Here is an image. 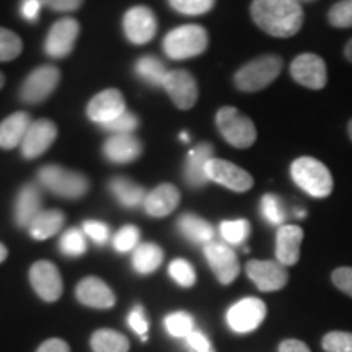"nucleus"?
Masks as SVG:
<instances>
[{
    "label": "nucleus",
    "instance_id": "nucleus-1",
    "mask_svg": "<svg viewBox=\"0 0 352 352\" xmlns=\"http://www.w3.org/2000/svg\"><path fill=\"white\" fill-rule=\"evenodd\" d=\"M250 12L254 23L276 38L294 36L303 25V8L298 0H253Z\"/></svg>",
    "mask_w": 352,
    "mask_h": 352
},
{
    "label": "nucleus",
    "instance_id": "nucleus-2",
    "mask_svg": "<svg viewBox=\"0 0 352 352\" xmlns=\"http://www.w3.org/2000/svg\"><path fill=\"white\" fill-rule=\"evenodd\" d=\"M290 176L298 188L307 195L318 197H328L333 191V176L328 166L321 164L314 157H300L290 165Z\"/></svg>",
    "mask_w": 352,
    "mask_h": 352
},
{
    "label": "nucleus",
    "instance_id": "nucleus-3",
    "mask_svg": "<svg viewBox=\"0 0 352 352\" xmlns=\"http://www.w3.org/2000/svg\"><path fill=\"white\" fill-rule=\"evenodd\" d=\"M283 59L279 56L266 54L256 59L250 60L233 77V82L239 90L246 94H254V91L264 90L270 87L272 82L283 72Z\"/></svg>",
    "mask_w": 352,
    "mask_h": 352
},
{
    "label": "nucleus",
    "instance_id": "nucleus-4",
    "mask_svg": "<svg viewBox=\"0 0 352 352\" xmlns=\"http://www.w3.org/2000/svg\"><path fill=\"white\" fill-rule=\"evenodd\" d=\"M38 182L52 195L65 197V199H78V197L85 196L90 188L85 175L54 164L39 168Z\"/></svg>",
    "mask_w": 352,
    "mask_h": 352
},
{
    "label": "nucleus",
    "instance_id": "nucleus-5",
    "mask_svg": "<svg viewBox=\"0 0 352 352\" xmlns=\"http://www.w3.org/2000/svg\"><path fill=\"white\" fill-rule=\"evenodd\" d=\"M209 34L199 25H183L171 30L164 39L165 54L173 60L201 56L208 50Z\"/></svg>",
    "mask_w": 352,
    "mask_h": 352
},
{
    "label": "nucleus",
    "instance_id": "nucleus-6",
    "mask_svg": "<svg viewBox=\"0 0 352 352\" xmlns=\"http://www.w3.org/2000/svg\"><path fill=\"white\" fill-rule=\"evenodd\" d=\"M215 124L222 138L236 148H248L258 138L254 122L236 108L223 107L217 111Z\"/></svg>",
    "mask_w": 352,
    "mask_h": 352
},
{
    "label": "nucleus",
    "instance_id": "nucleus-7",
    "mask_svg": "<svg viewBox=\"0 0 352 352\" xmlns=\"http://www.w3.org/2000/svg\"><path fill=\"white\" fill-rule=\"evenodd\" d=\"M60 72L54 65H41L34 69L21 83L20 98L28 104L41 103L59 85Z\"/></svg>",
    "mask_w": 352,
    "mask_h": 352
},
{
    "label": "nucleus",
    "instance_id": "nucleus-8",
    "mask_svg": "<svg viewBox=\"0 0 352 352\" xmlns=\"http://www.w3.org/2000/svg\"><path fill=\"white\" fill-rule=\"evenodd\" d=\"M266 316V305L256 297L241 298L228 308L227 323L232 331L245 334L252 333L263 323Z\"/></svg>",
    "mask_w": 352,
    "mask_h": 352
},
{
    "label": "nucleus",
    "instance_id": "nucleus-9",
    "mask_svg": "<svg viewBox=\"0 0 352 352\" xmlns=\"http://www.w3.org/2000/svg\"><path fill=\"white\" fill-rule=\"evenodd\" d=\"M290 76L302 87L310 88V90H321L327 87L328 82L327 63L320 56L305 52L292 60Z\"/></svg>",
    "mask_w": 352,
    "mask_h": 352
},
{
    "label": "nucleus",
    "instance_id": "nucleus-10",
    "mask_svg": "<svg viewBox=\"0 0 352 352\" xmlns=\"http://www.w3.org/2000/svg\"><path fill=\"white\" fill-rule=\"evenodd\" d=\"M206 175L209 182L222 184L235 192H245L253 188V176L248 171L222 158H210L206 166Z\"/></svg>",
    "mask_w": 352,
    "mask_h": 352
},
{
    "label": "nucleus",
    "instance_id": "nucleus-11",
    "mask_svg": "<svg viewBox=\"0 0 352 352\" xmlns=\"http://www.w3.org/2000/svg\"><path fill=\"white\" fill-rule=\"evenodd\" d=\"M80 33V25L76 19H60L51 26L44 41V52L51 59H64L72 52Z\"/></svg>",
    "mask_w": 352,
    "mask_h": 352
},
{
    "label": "nucleus",
    "instance_id": "nucleus-12",
    "mask_svg": "<svg viewBox=\"0 0 352 352\" xmlns=\"http://www.w3.org/2000/svg\"><path fill=\"white\" fill-rule=\"evenodd\" d=\"M122 30L132 44H147L157 33L155 13L145 6H135L124 13Z\"/></svg>",
    "mask_w": 352,
    "mask_h": 352
},
{
    "label": "nucleus",
    "instance_id": "nucleus-13",
    "mask_svg": "<svg viewBox=\"0 0 352 352\" xmlns=\"http://www.w3.org/2000/svg\"><path fill=\"white\" fill-rule=\"evenodd\" d=\"M204 254L220 284H232L240 274L239 258L228 245L210 241L209 245L204 246Z\"/></svg>",
    "mask_w": 352,
    "mask_h": 352
},
{
    "label": "nucleus",
    "instance_id": "nucleus-14",
    "mask_svg": "<svg viewBox=\"0 0 352 352\" xmlns=\"http://www.w3.org/2000/svg\"><path fill=\"white\" fill-rule=\"evenodd\" d=\"M246 274L261 292H276L284 289L289 280V272L279 261L252 259L246 263Z\"/></svg>",
    "mask_w": 352,
    "mask_h": 352
},
{
    "label": "nucleus",
    "instance_id": "nucleus-15",
    "mask_svg": "<svg viewBox=\"0 0 352 352\" xmlns=\"http://www.w3.org/2000/svg\"><path fill=\"white\" fill-rule=\"evenodd\" d=\"M30 283H32L34 292L44 302H56L63 296V276L50 261H38L33 264L30 270Z\"/></svg>",
    "mask_w": 352,
    "mask_h": 352
},
{
    "label": "nucleus",
    "instance_id": "nucleus-16",
    "mask_svg": "<svg viewBox=\"0 0 352 352\" xmlns=\"http://www.w3.org/2000/svg\"><path fill=\"white\" fill-rule=\"evenodd\" d=\"M126 113L124 96L116 88H108V90L100 91L90 100L87 107V114L96 124L104 126L118 116Z\"/></svg>",
    "mask_w": 352,
    "mask_h": 352
},
{
    "label": "nucleus",
    "instance_id": "nucleus-17",
    "mask_svg": "<svg viewBox=\"0 0 352 352\" xmlns=\"http://www.w3.org/2000/svg\"><path fill=\"white\" fill-rule=\"evenodd\" d=\"M164 88L179 109H191L199 96L196 78L188 70H171L165 78Z\"/></svg>",
    "mask_w": 352,
    "mask_h": 352
},
{
    "label": "nucleus",
    "instance_id": "nucleus-18",
    "mask_svg": "<svg viewBox=\"0 0 352 352\" xmlns=\"http://www.w3.org/2000/svg\"><path fill=\"white\" fill-rule=\"evenodd\" d=\"M57 138V127L50 120H38L30 124L26 131L23 142H21V153L28 160L41 157L51 147Z\"/></svg>",
    "mask_w": 352,
    "mask_h": 352
},
{
    "label": "nucleus",
    "instance_id": "nucleus-19",
    "mask_svg": "<svg viewBox=\"0 0 352 352\" xmlns=\"http://www.w3.org/2000/svg\"><path fill=\"white\" fill-rule=\"evenodd\" d=\"M103 155L114 165H127L142 155V144L132 134L109 135L103 144Z\"/></svg>",
    "mask_w": 352,
    "mask_h": 352
},
{
    "label": "nucleus",
    "instance_id": "nucleus-20",
    "mask_svg": "<svg viewBox=\"0 0 352 352\" xmlns=\"http://www.w3.org/2000/svg\"><path fill=\"white\" fill-rule=\"evenodd\" d=\"M76 296L78 302L85 307L98 308V310H107V308L114 307L116 303V296L104 280L98 277H85L77 284Z\"/></svg>",
    "mask_w": 352,
    "mask_h": 352
},
{
    "label": "nucleus",
    "instance_id": "nucleus-21",
    "mask_svg": "<svg viewBox=\"0 0 352 352\" xmlns=\"http://www.w3.org/2000/svg\"><path fill=\"white\" fill-rule=\"evenodd\" d=\"M303 230L297 226L279 227L276 235V259L283 266H294L300 259Z\"/></svg>",
    "mask_w": 352,
    "mask_h": 352
},
{
    "label": "nucleus",
    "instance_id": "nucleus-22",
    "mask_svg": "<svg viewBox=\"0 0 352 352\" xmlns=\"http://www.w3.org/2000/svg\"><path fill=\"white\" fill-rule=\"evenodd\" d=\"M179 199H182V196H179L178 189L173 184L165 183L147 192L144 201V209L151 217L162 219L170 215L178 208Z\"/></svg>",
    "mask_w": 352,
    "mask_h": 352
},
{
    "label": "nucleus",
    "instance_id": "nucleus-23",
    "mask_svg": "<svg viewBox=\"0 0 352 352\" xmlns=\"http://www.w3.org/2000/svg\"><path fill=\"white\" fill-rule=\"evenodd\" d=\"M214 147L208 142L199 144L188 153L186 164H184V182L191 188H202L209 182L206 175V166L212 158Z\"/></svg>",
    "mask_w": 352,
    "mask_h": 352
},
{
    "label": "nucleus",
    "instance_id": "nucleus-24",
    "mask_svg": "<svg viewBox=\"0 0 352 352\" xmlns=\"http://www.w3.org/2000/svg\"><path fill=\"white\" fill-rule=\"evenodd\" d=\"M41 189L38 184L28 183L19 191L15 201V223L19 227L28 228L34 217L41 212Z\"/></svg>",
    "mask_w": 352,
    "mask_h": 352
},
{
    "label": "nucleus",
    "instance_id": "nucleus-25",
    "mask_svg": "<svg viewBox=\"0 0 352 352\" xmlns=\"http://www.w3.org/2000/svg\"><path fill=\"white\" fill-rule=\"evenodd\" d=\"M30 124H32L30 114L23 111L13 113L0 122V148L10 151L21 145Z\"/></svg>",
    "mask_w": 352,
    "mask_h": 352
},
{
    "label": "nucleus",
    "instance_id": "nucleus-26",
    "mask_svg": "<svg viewBox=\"0 0 352 352\" xmlns=\"http://www.w3.org/2000/svg\"><path fill=\"white\" fill-rule=\"evenodd\" d=\"M109 191L114 196L122 208L127 209H134L139 208V206H144L145 196V189L140 186V184L134 183L131 178H126V176H116L109 182Z\"/></svg>",
    "mask_w": 352,
    "mask_h": 352
},
{
    "label": "nucleus",
    "instance_id": "nucleus-27",
    "mask_svg": "<svg viewBox=\"0 0 352 352\" xmlns=\"http://www.w3.org/2000/svg\"><path fill=\"white\" fill-rule=\"evenodd\" d=\"M178 228L188 241L195 245H209L214 239V228L208 220L195 214H183L178 219Z\"/></svg>",
    "mask_w": 352,
    "mask_h": 352
},
{
    "label": "nucleus",
    "instance_id": "nucleus-28",
    "mask_svg": "<svg viewBox=\"0 0 352 352\" xmlns=\"http://www.w3.org/2000/svg\"><path fill=\"white\" fill-rule=\"evenodd\" d=\"M65 215L57 209L41 210L32 223H30L28 232L34 240H47L60 232L64 226Z\"/></svg>",
    "mask_w": 352,
    "mask_h": 352
},
{
    "label": "nucleus",
    "instance_id": "nucleus-29",
    "mask_svg": "<svg viewBox=\"0 0 352 352\" xmlns=\"http://www.w3.org/2000/svg\"><path fill=\"white\" fill-rule=\"evenodd\" d=\"M164 263V250L155 243H140L132 252V266L139 274H152Z\"/></svg>",
    "mask_w": 352,
    "mask_h": 352
},
{
    "label": "nucleus",
    "instance_id": "nucleus-30",
    "mask_svg": "<svg viewBox=\"0 0 352 352\" xmlns=\"http://www.w3.org/2000/svg\"><path fill=\"white\" fill-rule=\"evenodd\" d=\"M134 69L140 80L151 87H164L165 78L168 76V70H166L165 64L153 56L140 57L138 63H135Z\"/></svg>",
    "mask_w": 352,
    "mask_h": 352
},
{
    "label": "nucleus",
    "instance_id": "nucleus-31",
    "mask_svg": "<svg viewBox=\"0 0 352 352\" xmlns=\"http://www.w3.org/2000/svg\"><path fill=\"white\" fill-rule=\"evenodd\" d=\"M90 346L94 352H129V341L124 334L113 329H98L91 334Z\"/></svg>",
    "mask_w": 352,
    "mask_h": 352
},
{
    "label": "nucleus",
    "instance_id": "nucleus-32",
    "mask_svg": "<svg viewBox=\"0 0 352 352\" xmlns=\"http://www.w3.org/2000/svg\"><path fill=\"white\" fill-rule=\"evenodd\" d=\"M164 324L170 336L182 338V340H184V338L189 336L196 329L195 318L186 314V311H175V314L166 315Z\"/></svg>",
    "mask_w": 352,
    "mask_h": 352
},
{
    "label": "nucleus",
    "instance_id": "nucleus-33",
    "mask_svg": "<svg viewBox=\"0 0 352 352\" xmlns=\"http://www.w3.org/2000/svg\"><path fill=\"white\" fill-rule=\"evenodd\" d=\"M60 253L69 258H78L87 252V240L85 233L78 228H69L67 232L63 233L59 240Z\"/></svg>",
    "mask_w": 352,
    "mask_h": 352
},
{
    "label": "nucleus",
    "instance_id": "nucleus-34",
    "mask_svg": "<svg viewBox=\"0 0 352 352\" xmlns=\"http://www.w3.org/2000/svg\"><path fill=\"white\" fill-rule=\"evenodd\" d=\"M219 230L228 245H241L250 236V222L245 219L223 220Z\"/></svg>",
    "mask_w": 352,
    "mask_h": 352
},
{
    "label": "nucleus",
    "instance_id": "nucleus-35",
    "mask_svg": "<svg viewBox=\"0 0 352 352\" xmlns=\"http://www.w3.org/2000/svg\"><path fill=\"white\" fill-rule=\"evenodd\" d=\"M23 51V43L16 33L0 28V63L16 59Z\"/></svg>",
    "mask_w": 352,
    "mask_h": 352
},
{
    "label": "nucleus",
    "instance_id": "nucleus-36",
    "mask_svg": "<svg viewBox=\"0 0 352 352\" xmlns=\"http://www.w3.org/2000/svg\"><path fill=\"white\" fill-rule=\"evenodd\" d=\"M259 208H261V215L266 222H270L271 226L283 227L285 220V210H284L283 201H280L279 197L276 195H264Z\"/></svg>",
    "mask_w": 352,
    "mask_h": 352
},
{
    "label": "nucleus",
    "instance_id": "nucleus-37",
    "mask_svg": "<svg viewBox=\"0 0 352 352\" xmlns=\"http://www.w3.org/2000/svg\"><path fill=\"white\" fill-rule=\"evenodd\" d=\"M168 274L171 279H173L178 285H182V287H192L196 283L195 267H192L191 263H188L186 259L183 258H178L170 263Z\"/></svg>",
    "mask_w": 352,
    "mask_h": 352
},
{
    "label": "nucleus",
    "instance_id": "nucleus-38",
    "mask_svg": "<svg viewBox=\"0 0 352 352\" xmlns=\"http://www.w3.org/2000/svg\"><path fill=\"white\" fill-rule=\"evenodd\" d=\"M140 232L138 227L134 226H126L120 228L116 232V235L113 236V246L118 253H129L134 252L135 248L140 245Z\"/></svg>",
    "mask_w": 352,
    "mask_h": 352
},
{
    "label": "nucleus",
    "instance_id": "nucleus-39",
    "mask_svg": "<svg viewBox=\"0 0 352 352\" xmlns=\"http://www.w3.org/2000/svg\"><path fill=\"white\" fill-rule=\"evenodd\" d=\"M173 10L188 16L204 15L215 6V0H168Z\"/></svg>",
    "mask_w": 352,
    "mask_h": 352
},
{
    "label": "nucleus",
    "instance_id": "nucleus-40",
    "mask_svg": "<svg viewBox=\"0 0 352 352\" xmlns=\"http://www.w3.org/2000/svg\"><path fill=\"white\" fill-rule=\"evenodd\" d=\"M328 21L334 28H351L352 26V0H340L329 8Z\"/></svg>",
    "mask_w": 352,
    "mask_h": 352
},
{
    "label": "nucleus",
    "instance_id": "nucleus-41",
    "mask_svg": "<svg viewBox=\"0 0 352 352\" xmlns=\"http://www.w3.org/2000/svg\"><path fill=\"white\" fill-rule=\"evenodd\" d=\"M321 346L327 352H352V333L331 331L324 334Z\"/></svg>",
    "mask_w": 352,
    "mask_h": 352
},
{
    "label": "nucleus",
    "instance_id": "nucleus-42",
    "mask_svg": "<svg viewBox=\"0 0 352 352\" xmlns=\"http://www.w3.org/2000/svg\"><path fill=\"white\" fill-rule=\"evenodd\" d=\"M139 126V120L135 114H132L129 111L122 113L121 116H118L116 120H113L108 124L101 126V129L109 132V134H132Z\"/></svg>",
    "mask_w": 352,
    "mask_h": 352
},
{
    "label": "nucleus",
    "instance_id": "nucleus-43",
    "mask_svg": "<svg viewBox=\"0 0 352 352\" xmlns=\"http://www.w3.org/2000/svg\"><path fill=\"white\" fill-rule=\"evenodd\" d=\"M127 324L129 328L134 331L138 336H140V340L147 341V333H148V321L145 318L144 308L140 305H135L131 310L129 316H127Z\"/></svg>",
    "mask_w": 352,
    "mask_h": 352
},
{
    "label": "nucleus",
    "instance_id": "nucleus-44",
    "mask_svg": "<svg viewBox=\"0 0 352 352\" xmlns=\"http://www.w3.org/2000/svg\"><path fill=\"white\" fill-rule=\"evenodd\" d=\"M83 233L96 245H104L109 240V227L100 220H87L83 222Z\"/></svg>",
    "mask_w": 352,
    "mask_h": 352
},
{
    "label": "nucleus",
    "instance_id": "nucleus-45",
    "mask_svg": "<svg viewBox=\"0 0 352 352\" xmlns=\"http://www.w3.org/2000/svg\"><path fill=\"white\" fill-rule=\"evenodd\" d=\"M188 349L191 352H214V347L210 344L209 338L199 329H195L189 336L184 338Z\"/></svg>",
    "mask_w": 352,
    "mask_h": 352
},
{
    "label": "nucleus",
    "instance_id": "nucleus-46",
    "mask_svg": "<svg viewBox=\"0 0 352 352\" xmlns=\"http://www.w3.org/2000/svg\"><path fill=\"white\" fill-rule=\"evenodd\" d=\"M333 284L336 285L341 292L347 294V296L352 297V267H338V270L333 271Z\"/></svg>",
    "mask_w": 352,
    "mask_h": 352
},
{
    "label": "nucleus",
    "instance_id": "nucleus-47",
    "mask_svg": "<svg viewBox=\"0 0 352 352\" xmlns=\"http://www.w3.org/2000/svg\"><path fill=\"white\" fill-rule=\"evenodd\" d=\"M41 2L54 12H76L83 6V0H41Z\"/></svg>",
    "mask_w": 352,
    "mask_h": 352
},
{
    "label": "nucleus",
    "instance_id": "nucleus-48",
    "mask_svg": "<svg viewBox=\"0 0 352 352\" xmlns=\"http://www.w3.org/2000/svg\"><path fill=\"white\" fill-rule=\"evenodd\" d=\"M41 0H21L20 13L26 21H36L39 12H41Z\"/></svg>",
    "mask_w": 352,
    "mask_h": 352
},
{
    "label": "nucleus",
    "instance_id": "nucleus-49",
    "mask_svg": "<svg viewBox=\"0 0 352 352\" xmlns=\"http://www.w3.org/2000/svg\"><path fill=\"white\" fill-rule=\"evenodd\" d=\"M36 352H70V347L59 338H52V340L44 341Z\"/></svg>",
    "mask_w": 352,
    "mask_h": 352
},
{
    "label": "nucleus",
    "instance_id": "nucleus-50",
    "mask_svg": "<svg viewBox=\"0 0 352 352\" xmlns=\"http://www.w3.org/2000/svg\"><path fill=\"white\" fill-rule=\"evenodd\" d=\"M279 352H311L303 341L285 340L279 344Z\"/></svg>",
    "mask_w": 352,
    "mask_h": 352
},
{
    "label": "nucleus",
    "instance_id": "nucleus-51",
    "mask_svg": "<svg viewBox=\"0 0 352 352\" xmlns=\"http://www.w3.org/2000/svg\"><path fill=\"white\" fill-rule=\"evenodd\" d=\"M344 56H346V59L349 60V63H352V38H351L349 41H347V44H346V47H344Z\"/></svg>",
    "mask_w": 352,
    "mask_h": 352
},
{
    "label": "nucleus",
    "instance_id": "nucleus-52",
    "mask_svg": "<svg viewBox=\"0 0 352 352\" xmlns=\"http://www.w3.org/2000/svg\"><path fill=\"white\" fill-rule=\"evenodd\" d=\"M7 254H8L7 248H6V246H3L2 243H0V263H2V261H6Z\"/></svg>",
    "mask_w": 352,
    "mask_h": 352
},
{
    "label": "nucleus",
    "instance_id": "nucleus-53",
    "mask_svg": "<svg viewBox=\"0 0 352 352\" xmlns=\"http://www.w3.org/2000/svg\"><path fill=\"white\" fill-rule=\"evenodd\" d=\"M179 139H182L184 144H188L189 140H191V139H189V134H188V132H182V134H179Z\"/></svg>",
    "mask_w": 352,
    "mask_h": 352
},
{
    "label": "nucleus",
    "instance_id": "nucleus-54",
    "mask_svg": "<svg viewBox=\"0 0 352 352\" xmlns=\"http://www.w3.org/2000/svg\"><path fill=\"white\" fill-rule=\"evenodd\" d=\"M347 132H349V138L352 140V120L349 121V124H347Z\"/></svg>",
    "mask_w": 352,
    "mask_h": 352
},
{
    "label": "nucleus",
    "instance_id": "nucleus-55",
    "mask_svg": "<svg viewBox=\"0 0 352 352\" xmlns=\"http://www.w3.org/2000/svg\"><path fill=\"white\" fill-rule=\"evenodd\" d=\"M3 82H6V78H3V76H2V72H0V88L3 87Z\"/></svg>",
    "mask_w": 352,
    "mask_h": 352
},
{
    "label": "nucleus",
    "instance_id": "nucleus-56",
    "mask_svg": "<svg viewBox=\"0 0 352 352\" xmlns=\"http://www.w3.org/2000/svg\"><path fill=\"white\" fill-rule=\"evenodd\" d=\"M305 2H310V0H305Z\"/></svg>",
    "mask_w": 352,
    "mask_h": 352
}]
</instances>
